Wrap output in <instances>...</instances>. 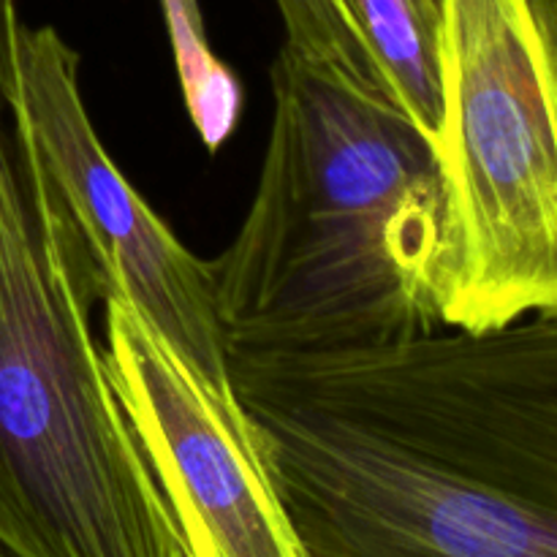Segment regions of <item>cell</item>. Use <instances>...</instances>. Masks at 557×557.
<instances>
[{
    "label": "cell",
    "instance_id": "1",
    "mask_svg": "<svg viewBox=\"0 0 557 557\" xmlns=\"http://www.w3.org/2000/svg\"><path fill=\"white\" fill-rule=\"evenodd\" d=\"M243 379L324 417L275 462L308 557H557V315L270 354Z\"/></svg>",
    "mask_w": 557,
    "mask_h": 557
},
{
    "label": "cell",
    "instance_id": "2",
    "mask_svg": "<svg viewBox=\"0 0 557 557\" xmlns=\"http://www.w3.org/2000/svg\"><path fill=\"white\" fill-rule=\"evenodd\" d=\"M253 201L210 261L234 354L386 348L441 332L433 141L397 103L359 96L281 49Z\"/></svg>",
    "mask_w": 557,
    "mask_h": 557
},
{
    "label": "cell",
    "instance_id": "3",
    "mask_svg": "<svg viewBox=\"0 0 557 557\" xmlns=\"http://www.w3.org/2000/svg\"><path fill=\"white\" fill-rule=\"evenodd\" d=\"M0 0V544L14 557H194L92 326L103 275L44 163Z\"/></svg>",
    "mask_w": 557,
    "mask_h": 557
},
{
    "label": "cell",
    "instance_id": "4",
    "mask_svg": "<svg viewBox=\"0 0 557 557\" xmlns=\"http://www.w3.org/2000/svg\"><path fill=\"white\" fill-rule=\"evenodd\" d=\"M441 3L438 308L449 330L557 315V69L531 0Z\"/></svg>",
    "mask_w": 557,
    "mask_h": 557
},
{
    "label": "cell",
    "instance_id": "5",
    "mask_svg": "<svg viewBox=\"0 0 557 557\" xmlns=\"http://www.w3.org/2000/svg\"><path fill=\"white\" fill-rule=\"evenodd\" d=\"M79 52L52 25H22L16 82L33 136L107 292L141 319L228 403L237 400L210 261L190 253L109 158L79 82Z\"/></svg>",
    "mask_w": 557,
    "mask_h": 557
},
{
    "label": "cell",
    "instance_id": "6",
    "mask_svg": "<svg viewBox=\"0 0 557 557\" xmlns=\"http://www.w3.org/2000/svg\"><path fill=\"white\" fill-rule=\"evenodd\" d=\"M103 343L120 400L194 557H308L243 406H228L117 292Z\"/></svg>",
    "mask_w": 557,
    "mask_h": 557
},
{
    "label": "cell",
    "instance_id": "7",
    "mask_svg": "<svg viewBox=\"0 0 557 557\" xmlns=\"http://www.w3.org/2000/svg\"><path fill=\"white\" fill-rule=\"evenodd\" d=\"M403 112L430 141L441 120L438 0H346Z\"/></svg>",
    "mask_w": 557,
    "mask_h": 557
},
{
    "label": "cell",
    "instance_id": "8",
    "mask_svg": "<svg viewBox=\"0 0 557 557\" xmlns=\"http://www.w3.org/2000/svg\"><path fill=\"white\" fill-rule=\"evenodd\" d=\"M161 11L188 117L207 150L218 152L239 123L243 87L210 49L199 0H161Z\"/></svg>",
    "mask_w": 557,
    "mask_h": 557
},
{
    "label": "cell",
    "instance_id": "9",
    "mask_svg": "<svg viewBox=\"0 0 557 557\" xmlns=\"http://www.w3.org/2000/svg\"><path fill=\"white\" fill-rule=\"evenodd\" d=\"M531 5L536 11V20L542 25V33L547 38V47L553 52L557 69V0H531Z\"/></svg>",
    "mask_w": 557,
    "mask_h": 557
},
{
    "label": "cell",
    "instance_id": "10",
    "mask_svg": "<svg viewBox=\"0 0 557 557\" xmlns=\"http://www.w3.org/2000/svg\"><path fill=\"white\" fill-rule=\"evenodd\" d=\"M0 557H14V555H11V553H9V549H5V547H3V544H0Z\"/></svg>",
    "mask_w": 557,
    "mask_h": 557
}]
</instances>
